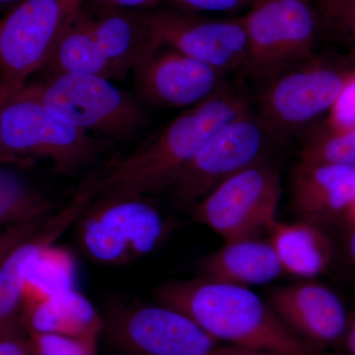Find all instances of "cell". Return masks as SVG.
Returning a JSON list of instances; mask_svg holds the SVG:
<instances>
[{"mask_svg":"<svg viewBox=\"0 0 355 355\" xmlns=\"http://www.w3.org/2000/svg\"><path fill=\"white\" fill-rule=\"evenodd\" d=\"M251 109L246 95L226 86L174 120L123 157L94 172L97 197L140 196L171 188L210 135Z\"/></svg>","mask_w":355,"mask_h":355,"instance_id":"6da1fadb","label":"cell"},{"mask_svg":"<svg viewBox=\"0 0 355 355\" xmlns=\"http://www.w3.org/2000/svg\"><path fill=\"white\" fill-rule=\"evenodd\" d=\"M156 302L190 318L217 342L279 355H321L282 323L249 287L205 277L175 279L154 289Z\"/></svg>","mask_w":355,"mask_h":355,"instance_id":"7a4b0ae2","label":"cell"},{"mask_svg":"<svg viewBox=\"0 0 355 355\" xmlns=\"http://www.w3.org/2000/svg\"><path fill=\"white\" fill-rule=\"evenodd\" d=\"M159 46L146 13L84 0L53 51L48 70L121 79Z\"/></svg>","mask_w":355,"mask_h":355,"instance_id":"3957f363","label":"cell"},{"mask_svg":"<svg viewBox=\"0 0 355 355\" xmlns=\"http://www.w3.org/2000/svg\"><path fill=\"white\" fill-rule=\"evenodd\" d=\"M73 228L77 245L89 260L125 266L153 253L173 224L147 197L110 196L92 200Z\"/></svg>","mask_w":355,"mask_h":355,"instance_id":"277c9868","label":"cell"},{"mask_svg":"<svg viewBox=\"0 0 355 355\" xmlns=\"http://www.w3.org/2000/svg\"><path fill=\"white\" fill-rule=\"evenodd\" d=\"M20 92L70 125L107 140L130 139L147 121L133 96L101 76L60 73L48 83L26 85Z\"/></svg>","mask_w":355,"mask_h":355,"instance_id":"5b68a950","label":"cell"},{"mask_svg":"<svg viewBox=\"0 0 355 355\" xmlns=\"http://www.w3.org/2000/svg\"><path fill=\"white\" fill-rule=\"evenodd\" d=\"M354 72L310 58L263 81L253 112L275 144H284L331 111Z\"/></svg>","mask_w":355,"mask_h":355,"instance_id":"8992f818","label":"cell"},{"mask_svg":"<svg viewBox=\"0 0 355 355\" xmlns=\"http://www.w3.org/2000/svg\"><path fill=\"white\" fill-rule=\"evenodd\" d=\"M0 125L9 160L17 155L48 159L55 171L69 176L92 164L110 141L70 125L22 92L0 106Z\"/></svg>","mask_w":355,"mask_h":355,"instance_id":"52a82bcc","label":"cell"},{"mask_svg":"<svg viewBox=\"0 0 355 355\" xmlns=\"http://www.w3.org/2000/svg\"><path fill=\"white\" fill-rule=\"evenodd\" d=\"M84 0H21L0 19V106L49 64Z\"/></svg>","mask_w":355,"mask_h":355,"instance_id":"ba28073f","label":"cell"},{"mask_svg":"<svg viewBox=\"0 0 355 355\" xmlns=\"http://www.w3.org/2000/svg\"><path fill=\"white\" fill-rule=\"evenodd\" d=\"M241 21L248 76L266 81L314 58L320 17L310 0H256Z\"/></svg>","mask_w":355,"mask_h":355,"instance_id":"9c48e42d","label":"cell"},{"mask_svg":"<svg viewBox=\"0 0 355 355\" xmlns=\"http://www.w3.org/2000/svg\"><path fill=\"white\" fill-rule=\"evenodd\" d=\"M279 167L268 159L229 178L193 207V219L224 242L260 237L277 221Z\"/></svg>","mask_w":355,"mask_h":355,"instance_id":"30bf717a","label":"cell"},{"mask_svg":"<svg viewBox=\"0 0 355 355\" xmlns=\"http://www.w3.org/2000/svg\"><path fill=\"white\" fill-rule=\"evenodd\" d=\"M275 146L253 109L236 116L210 135L173 183L172 197L193 207L229 178L268 160Z\"/></svg>","mask_w":355,"mask_h":355,"instance_id":"8fae6325","label":"cell"},{"mask_svg":"<svg viewBox=\"0 0 355 355\" xmlns=\"http://www.w3.org/2000/svg\"><path fill=\"white\" fill-rule=\"evenodd\" d=\"M103 319V333L125 355H209L223 345L190 318L157 302L114 301Z\"/></svg>","mask_w":355,"mask_h":355,"instance_id":"7c38bea8","label":"cell"},{"mask_svg":"<svg viewBox=\"0 0 355 355\" xmlns=\"http://www.w3.org/2000/svg\"><path fill=\"white\" fill-rule=\"evenodd\" d=\"M146 17L160 46L200 60L226 76L244 69L247 38L241 17L216 19L174 10L147 12Z\"/></svg>","mask_w":355,"mask_h":355,"instance_id":"4fadbf2b","label":"cell"},{"mask_svg":"<svg viewBox=\"0 0 355 355\" xmlns=\"http://www.w3.org/2000/svg\"><path fill=\"white\" fill-rule=\"evenodd\" d=\"M133 72L140 96L168 108L197 106L228 85L220 70L163 46L149 53Z\"/></svg>","mask_w":355,"mask_h":355,"instance_id":"5bb4252c","label":"cell"},{"mask_svg":"<svg viewBox=\"0 0 355 355\" xmlns=\"http://www.w3.org/2000/svg\"><path fill=\"white\" fill-rule=\"evenodd\" d=\"M266 302L287 328L313 347L345 336L349 318L340 297L323 284L305 282L275 287Z\"/></svg>","mask_w":355,"mask_h":355,"instance_id":"9a60e30c","label":"cell"},{"mask_svg":"<svg viewBox=\"0 0 355 355\" xmlns=\"http://www.w3.org/2000/svg\"><path fill=\"white\" fill-rule=\"evenodd\" d=\"M88 200L76 193L62 209L49 216L38 232L21 244L0 270V338L22 331L24 291L28 266L35 257L73 227L87 207Z\"/></svg>","mask_w":355,"mask_h":355,"instance_id":"2e32d148","label":"cell"},{"mask_svg":"<svg viewBox=\"0 0 355 355\" xmlns=\"http://www.w3.org/2000/svg\"><path fill=\"white\" fill-rule=\"evenodd\" d=\"M355 202V168L306 164L294 167L291 205L298 220L323 227L345 214Z\"/></svg>","mask_w":355,"mask_h":355,"instance_id":"e0dca14e","label":"cell"},{"mask_svg":"<svg viewBox=\"0 0 355 355\" xmlns=\"http://www.w3.org/2000/svg\"><path fill=\"white\" fill-rule=\"evenodd\" d=\"M200 277L249 287L270 284L284 270L270 239L260 237L224 242L198 265Z\"/></svg>","mask_w":355,"mask_h":355,"instance_id":"ac0fdd59","label":"cell"},{"mask_svg":"<svg viewBox=\"0 0 355 355\" xmlns=\"http://www.w3.org/2000/svg\"><path fill=\"white\" fill-rule=\"evenodd\" d=\"M23 326L26 331L99 340L104 319L92 302L72 287L26 306Z\"/></svg>","mask_w":355,"mask_h":355,"instance_id":"d6986e66","label":"cell"},{"mask_svg":"<svg viewBox=\"0 0 355 355\" xmlns=\"http://www.w3.org/2000/svg\"><path fill=\"white\" fill-rule=\"evenodd\" d=\"M268 235L284 273L313 279L330 263L331 241L320 226L302 220L292 223L277 220Z\"/></svg>","mask_w":355,"mask_h":355,"instance_id":"ffe728a7","label":"cell"},{"mask_svg":"<svg viewBox=\"0 0 355 355\" xmlns=\"http://www.w3.org/2000/svg\"><path fill=\"white\" fill-rule=\"evenodd\" d=\"M55 205L22 175L0 163V229L51 216Z\"/></svg>","mask_w":355,"mask_h":355,"instance_id":"44dd1931","label":"cell"},{"mask_svg":"<svg viewBox=\"0 0 355 355\" xmlns=\"http://www.w3.org/2000/svg\"><path fill=\"white\" fill-rule=\"evenodd\" d=\"M300 162L355 168V125L340 127L317 121L305 130Z\"/></svg>","mask_w":355,"mask_h":355,"instance_id":"7402d4cb","label":"cell"},{"mask_svg":"<svg viewBox=\"0 0 355 355\" xmlns=\"http://www.w3.org/2000/svg\"><path fill=\"white\" fill-rule=\"evenodd\" d=\"M32 355H97L98 340L26 331Z\"/></svg>","mask_w":355,"mask_h":355,"instance_id":"603a6c76","label":"cell"},{"mask_svg":"<svg viewBox=\"0 0 355 355\" xmlns=\"http://www.w3.org/2000/svg\"><path fill=\"white\" fill-rule=\"evenodd\" d=\"M49 216L0 230V270L8 260L11 254L21 244L30 239L35 233L38 232Z\"/></svg>","mask_w":355,"mask_h":355,"instance_id":"cb8c5ba5","label":"cell"},{"mask_svg":"<svg viewBox=\"0 0 355 355\" xmlns=\"http://www.w3.org/2000/svg\"><path fill=\"white\" fill-rule=\"evenodd\" d=\"M329 123L340 127L355 125V72L330 111Z\"/></svg>","mask_w":355,"mask_h":355,"instance_id":"d4e9b609","label":"cell"},{"mask_svg":"<svg viewBox=\"0 0 355 355\" xmlns=\"http://www.w3.org/2000/svg\"><path fill=\"white\" fill-rule=\"evenodd\" d=\"M182 6L203 12L231 13L250 8L256 0H174Z\"/></svg>","mask_w":355,"mask_h":355,"instance_id":"484cf974","label":"cell"},{"mask_svg":"<svg viewBox=\"0 0 355 355\" xmlns=\"http://www.w3.org/2000/svg\"><path fill=\"white\" fill-rule=\"evenodd\" d=\"M329 24L347 40L355 53V0H349Z\"/></svg>","mask_w":355,"mask_h":355,"instance_id":"4316f807","label":"cell"},{"mask_svg":"<svg viewBox=\"0 0 355 355\" xmlns=\"http://www.w3.org/2000/svg\"><path fill=\"white\" fill-rule=\"evenodd\" d=\"M22 331L0 338V355H32L28 336Z\"/></svg>","mask_w":355,"mask_h":355,"instance_id":"83f0119b","label":"cell"},{"mask_svg":"<svg viewBox=\"0 0 355 355\" xmlns=\"http://www.w3.org/2000/svg\"><path fill=\"white\" fill-rule=\"evenodd\" d=\"M88 1L99 4V6L135 10V9L153 6L157 3L159 0H88Z\"/></svg>","mask_w":355,"mask_h":355,"instance_id":"f1b7e54d","label":"cell"},{"mask_svg":"<svg viewBox=\"0 0 355 355\" xmlns=\"http://www.w3.org/2000/svg\"><path fill=\"white\" fill-rule=\"evenodd\" d=\"M209 355H279L265 350L245 349L234 345H221Z\"/></svg>","mask_w":355,"mask_h":355,"instance_id":"f546056e","label":"cell"},{"mask_svg":"<svg viewBox=\"0 0 355 355\" xmlns=\"http://www.w3.org/2000/svg\"><path fill=\"white\" fill-rule=\"evenodd\" d=\"M349 0H320V10L327 22H330Z\"/></svg>","mask_w":355,"mask_h":355,"instance_id":"4dcf8cb0","label":"cell"},{"mask_svg":"<svg viewBox=\"0 0 355 355\" xmlns=\"http://www.w3.org/2000/svg\"><path fill=\"white\" fill-rule=\"evenodd\" d=\"M343 340H345L347 354L355 355V310L352 318L349 319Z\"/></svg>","mask_w":355,"mask_h":355,"instance_id":"1f68e13d","label":"cell"},{"mask_svg":"<svg viewBox=\"0 0 355 355\" xmlns=\"http://www.w3.org/2000/svg\"><path fill=\"white\" fill-rule=\"evenodd\" d=\"M352 230L350 232L349 240V252L350 259L354 261L355 265V223L352 224Z\"/></svg>","mask_w":355,"mask_h":355,"instance_id":"d6a6232c","label":"cell"},{"mask_svg":"<svg viewBox=\"0 0 355 355\" xmlns=\"http://www.w3.org/2000/svg\"><path fill=\"white\" fill-rule=\"evenodd\" d=\"M9 161L10 160L6 157L3 153V148H2L1 125H0V163L9 162Z\"/></svg>","mask_w":355,"mask_h":355,"instance_id":"836d02e7","label":"cell"},{"mask_svg":"<svg viewBox=\"0 0 355 355\" xmlns=\"http://www.w3.org/2000/svg\"><path fill=\"white\" fill-rule=\"evenodd\" d=\"M347 216L349 217L350 221H352V224L355 223V202L354 205L350 207V209L347 210Z\"/></svg>","mask_w":355,"mask_h":355,"instance_id":"e575fe53","label":"cell"},{"mask_svg":"<svg viewBox=\"0 0 355 355\" xmlns=\"http://www.w3.org/2000/svg\"><path fill=\"white\" fill-rule=\"evenodd\" d=\"M21 0H0V7H3L6 6H10V4L16 3V2H19Z\"/></svg>","mask_w":355,"mask_h":355,"instance_id":"d590c367","label":"cell"}]
</instances>
